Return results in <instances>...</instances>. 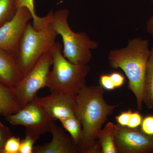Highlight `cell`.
Listing matches in <instances>:
<instances>
[{
    "mask_svg": "<svg viewBox=\"0 0 153 153\" xmlns=\"http://www.w3.org/2000/svg\"><path fill=\"white\" fill-rule=\"evenodd\" d=\"M152 1L153 2V0ZM146 30L147 32L153 37V15L147 22Z\"/></svg>",
    "mask_w": 153,
    "mask_h": 153,
    "instance_id": "obj_27",
    "label": "cell"
},
{
    "mask_svg": "<svg viewBox=\"0 0 153 153\" xmlns=\"http://www.w3.org/2000/svg\"><path fill=\"white\" fill-rule=\"evenodd\" d=\"M22 76L17 56L0 48V82L13 88Z\"/></svg>",
    "mask_w": 153,
    "mask_h": 153,
    "instance_id": "obj_12",
    "label": "cell"
},
{
    "mask_svg": "<svg viewBox=\"0 0 153 153\" xmlns=\"http://www.w3.org/2000/svg\"><path fill=\"white\" fill-rule=\"evenodd\" d=\"M150 49L149 41L136 38L130 40L125 47L111 50L108 54L109 66L120 68L128 79V87L134 94L139 110L142 109L146 69Z\"/></svg>",
    "mask_w": 153,
    "mask_h": 153,
    "instance_id": "obj_2",
    "label": "cell"
},
{
    "mask_svg": "<svg viewBox=\"0 0 153 153\" xmlns=\"http://www.w3.org/2000/svg\"><path fill=\"white\" fill-rule=\"evenodd\" d=\"M13 88L0 82V115L5 116L22 108Z\"/></svg>",
    "mask_w": 153,
    "mask_h": 153,
    "instance_id": "obj_13",
    "label": "cell"
},
{
    "mask_svg": "<svg viewBox=\"0 0 153 153\" xmlns=\"http://www.w3.org/2000/svg\"><path fill=\"white\" fill-rule=\"evenodd\" d=\"M32 19L27 9L18 8L13 19L0 27V48L18 57L20 40L27 24Z\"/></svg>",
    "mask_w": 153,
    "mask_h": 153,
    "instance_id": "obj_8",
    "label": "cell"
},
{
    "mask_svg": "<svg viewBox=\"0 0 153 153\" xmlns=\"http://www.w3.org/2000/svg\"><path fill=\"white\" fill-rule=\"evenodd\" d=\"M50 132L52 134L51 142L35 146L33 153H79L78 146L70 135L66 134L61 127L57 126L55 121L51 126Z\"/></svg>",
    "mask_w": 153,
    "mask_h": 153,
    "instance_id": "obj_11",
    "label": "cell"
},
{
    "mask_svg": "<svg viewBox=\"0 0 153 153\" xmlns=\"http://www.w3.org/2000/svg\"><path fill=\"white\" fill-rule=\"evenodd\" d=\"M76 95L61 93H51L43 97L36 96L35 99L53 120L61 121L75 115Z\"/></svg>",
    "mask_w": 153,
    "mask_h": 153,
    "instance_id": "obj_10",
    "label": "cell"
},
{
    "mask_svg": "<svg viewBox=\"0 0 153 153\" xmlns=\"http://www.w3.org/2000/svg\"><path fill=\"white\" fill-rule=\"evenodd\" d=\"M11 136L12 133L10 128L0 122V153H1L6 141Z\"/></svg>",
    "mask_w": 153,
    "mask_h": 153,
    "instance_id": "obj_22",
    "label": "cell"
},
{
    "mask_svg": "<svg viewBox=\"0 0 153 153\" xmlns=\"http://www.w3.org/2000/svg\"><path fill=\"white\" fill-rule=\"evenodd\" d=\"M36 141L32 137L26 134L25 138L21 140L19 153H33Z\"/></svg>",
    "mask_w": 153,
    "mask_h": 153,
    "instance_id": "obj_20",
    "label": "cell"
},
{
    "mask_svg": "<svg viewBox=\"0 0 153 153\" xmlns=\"http://www.w3.org/2000/svg\"><path fill=\"white\" fill-rule=\"evenodd\" d=\"M62 49L60 42L56 41L50 49L52 68L49 72L47 87L51 93L76 95L85 85L90 67L69 62L63 56Z\"/></svg>",
    "mask_w": 153,
    "mask_h": 153,
    "instance_id": "obj_3",
    "label": "cell"
},
{
    "mask_svg": "<svg viewBox=\"0 0 153 153\" xmlns=\"http://www.w3.org/2000/svg\"><path fill=\"white\" fill-rule=\"evenodd\" d=\"M57 36L51 23L38 31L28 22L19 43L17 57L23 76L32 69L42 55L50 51Z\"/></svg>",
    "mask_w": 153,
    "mask_h": 153,
    "instance_id": "obj_5",
    "label": "cell"
},
{
    "mask_svg": "<svg viewBox=\"0 0 153 153\" xmlns=\"http://www.w3.org/2000/svg\"><path fill=\"white\" fill-rule=\"evenodd\" d=\"M69 12L68 9L57 10L53 13L51 23L63 41V56L71 63L88 65L92 58L91 50L98 48L96 41L91 40L85 32L75 33L68 24Z\"/></svg>",
    "mask_w": 153,
    "mask_h": 153,
    "instance_id": "obj_4",
    "label": "cell"
},
{
    "mask_svg": "<svg viewBox=\"0 0 153 153\" xmlns=\"http://www.w3.org/2000/svg\"><path fill=\"white\" fill-rule=\"evenodd\" d=\"M143 102L147 108H153V46L147 64Z\"/></svg>",
    "mask_w": 153,
    "mask_h": 153,
    "instance_id": "obj_16",
    "label": "cell"
},
{
    "mask_svg": "<svg viewBox=\"0 0 153 153\" xmlns=\"http://www.w3.org/2000/svg\"><path fill=\"white\" fill-rule=\"evenodd\" d=\"M17 10L16 0H0V27L13 19Z\"/></svg>",
    "mask_w": 153,
    "mask_h": 153,
    "instance_id": "obj_18",
    "label": "cell"
},
{
    "mask_svg": "<svg viewBox=\"0 0 153 153\" xmlns=\"http://www.w3.org/2000/svg\"><path fill=\"white\" fill-rule=\"evenodd\" d=\"M100 82L101 87L105 90H113L115 88L109 74H102L100 77Z\"/></svg>",
    "mask_w": 153,
    "mask_h": 153,
    "instance_id": "obj_25",
    "label": "cell"
},
{
    "mask_svg": "<svg viewBox=\"0 0 153 153\" xmlns=\"http://www.w3.org/2000/svg\"><path fill=\"white\" fill-rule=\"evenodd\" d=\"M117 128V124L108 122L99 133L97 143L101 153H118L115 143Z\"/></svg>",
    "mask_w": 153,
    "mask_h": 153,
    "instance_id": "obj_14",
    "label": "cell"
},
{
    "mask_svg": "<svg viewBox=\"0 0 153 153\" xmlns=\"http://www.w3.org/2000/svg\"><path fill=\"white\" fill-rule=\"evenodd\" d=\"M75 115L82 126V140L79 153H100L97 143L98 134L108 117L120 104L109 105L104 98L101 86L85 85L76 95Z\"/></svg>",
    "mask_w": 153,
    "mask_h": 153,
    "instance_id": "obj_1",
    "label": "cell"
},
{
    "mask_svg": "<svg viewBox=\"0 0 153 153\" xmlns=\"http://www.w3.org/2000/svg\"><path fill=\"white\" fill-rule=\"evenodd\" d=\"M34 1L35 0H16V5L18 9L25 7L30 11L33 17V27L38 31L43 29L51 23L54 12L51 10L45 16H38L35 11Z\"/></svg>",
    "mask_w": 153,
    "mask_h": 153,
    "instance_id": "obj_15",
    "label": "cell"
},
{
    "mask_svg": "<svg viewBox=\"0 0 153 153\" xmlns=\"http://www.w3.org/2000/svg\"><path fill=\"white\" fill-rule=\"evenodd\" d=\"M140 128L143 133L153 136V115H149L144 117Z\"/></svg>",
    "mask_w": 153,
    "mask_h": 153,
    "instance_id": "obj_21",
    "label": "cell"
},
{
    "mask_svg": "<svg viewBox=\"0 0 153 153\" xmlns=\"http://www.w3.org/2000/svg\"><path fill=\"white\" fill-rule=\"evenodd\" d=\"M115 143L118 153H153V136L139 128H131L117 124Z\"/></svg>",
    "mask_w": 153,
    "mask_h": 153,
    "instance_id": "obj_9",
    "label": "cell"
},
{
    "mask_svg": "<svg viewBox=\"0 0 153 153\" xmlns=\"http://www.w3.org/2000/svg\"><path fill=\"white\" fill-rule=\"evenodd\" d=\"M132 111L129 109L126 111H122L118 115L115 117V120L117 124L122 126H127L129 121Z\"/></svg>",
    "mask_w": 153,
    "mask_h": 153,
    "instance_id": "obj_24",
    "label": "cell"
},
{
    "mask_svg": "<svg viewBox=\"0 0 153 153\" xmlns=\"http://www.w3.org/2000/svg\"><path fill=\"white\" fill-rule=\"evenodd\" d=\"M7 122L14 126H22L26 134L36 141L42 135L49 132L52 123L51 118L34 98L15 113L4 116Z\"/></svg>",
    "mask_w": 153,
    "mask_h": 153,
    "instance_id": "obj_7",
    "label": "cell"
},
{
    "mask_svg": "<svg viewBox=\"0 0 153 153\" xmlns=\"http://www.w3.org/2000/svg\"><path fill=\"white\" fill-rule=\"evenodd\" d=\"M60 122L79 149L82 136V126L80 121L74 115L61 120Z\"/></svg>",
    "mask_w": 153,
    "mask_h": 153,
    "instance_id": "obj_17",
    "label": "cell"
},
{
    "mask_svg": "<svg viewBox=\"0 0 153 153\" xmlns=\"http://www.w3.org/2000/svg\"><path fill=\"white\" fill-rule=\"evenodd\" d=\"M21 140L19 137L11 136L5 143L1 153H19Z\"/></svg>",
    "mask_w": 153,
    "mask_h": 153,
    "instance_id": "obj_19",
    "label": "cell"
},
{
    "mask_svg": "<svg viewBox=\"0 0 153 153\" xmlns=\"http://www.w3.org/2000/svg\"><path fill=\"white\" fill-rule=\"evenodd\" d=\"M52 65V56L49 51L42 55L32 69L13 87L22 107L34 99L38 91L47 87Z\"/></svg>",
    "mask_w": 153,
    "mask_h": 153,
    "instance_id": "obj_6",
    "label": "cell"
},
{
    "mask_svg": "<svg viewBox=\"0 0 153 153\" xmlns=\"http://www.w3.org/2000/svg\"><path fill=\"white\" fill-rule=\"evenodd\" d=\"M109 75L115 88H119L123 85L125 78L122 74L115 71L112 72Z\"/></svg>",
    "mask_w": 153,
    "mask_h": 153,
    "instance_id": "obj_26",
    "label": "cell"
},
{
    "mask_svg": "<svg viewBox=\"0 0 153 153\" xmlns=\"http://www.w3.org/2000/svg\"><path fill=\"white\" fill-rule=\"evenodd\" d=\"M143 119L141 114L138 111H132L127 127L131 128H139L142 122Z\"/></svg>",
    "mask_w": 153,
    "mask_h": 153,
    "instance_id": "obj_23",
    "label": "cell"
}]
</instances>
